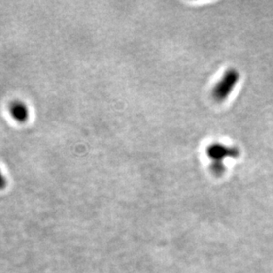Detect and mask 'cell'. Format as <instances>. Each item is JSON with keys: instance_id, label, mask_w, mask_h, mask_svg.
<instances>
[{"instance_id": "obj_1", "label": "cell", "mask_w": 273, "mask_h": 273, "mask_svg": "<svg viewBox=\"0 0 273 273\" xmlns=\"http://www.w3.org/2000/svg\"><path fill=\"white\" fill-rule=\"evenodd\" d=\"M238 80V73L235 70H229L225 74L224 78L222 79L220 83H218L217 86L214 89L213 93L215 95V98L218 100L225 98L231 93V91L234 89Z\"/></svg>"}, {"instance_id": "obj_2", "label": "cell", "mask_w": 273, "mask_h": 273, "mask_svg": "<svg viewBox=\"0 0 273 273\" xmlns=\"http://www.w3.org/2000/svg\"><path fill=\"white\" fill-rule=\"evenodd\" d=\"M207 155L214 160H222L226 156H238L239 152L234 148H225L221 145H213L207 150Z\"/></svg>"}, {"instance_id": "obj_3", "label": "cell", "mask_w": 273, "mask_h": 273, "mask_svg": "<svg viewBox=\"0 0 273 273\" xmlns=\"http://www.w3.org/2000/svg\"><path fill=\"white\" fill-rule=\"evenodd\" d=\"M10 113L15 121L25 123L29 119L30 113L26 104L22 101H14L10 105Z\"/></svg>"}, {"instance_id": "obj_4", "label": "cell", "mask_w": 273, "mask_h": 273, "mask_svg": "<svg viewBox=\"0 0 273 273\" xmlns=\"http://www.w3.org/2000/svg\"><path fill=\"white\" fill-rule=\"evenodd\" d=\"M6 186V179L4 178V174L0 171V189H3Z\"/></svg>"}]
</instances>
